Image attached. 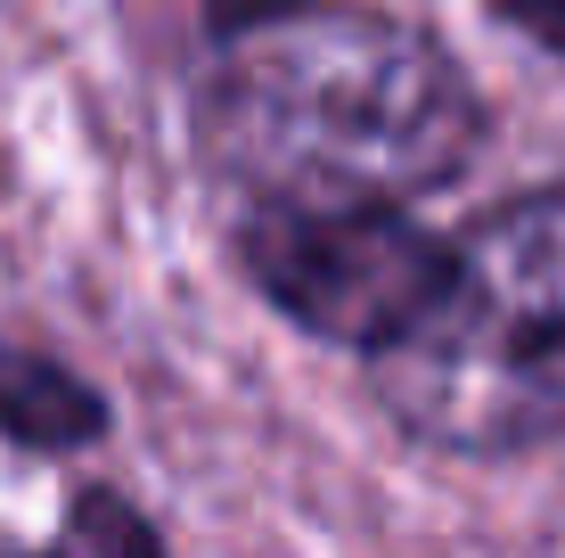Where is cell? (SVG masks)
<instances>
[{"label":"cell","instance_id":"obj_1","mask_svg":"<svg viewBox=\"0 0 565 558\" xmlns=\"http://www.w3.org/2000/svg\"><path fill=\"white\" fill-rule=\"evenodd\" d=\"M205 148L255 206H402L476 148V91L451 50L377 9L246 25L205 74Z\"/></svg>","mask_w":565,"mask_h":558},{"label":"cell","instance_id":"obj_2","mask_svg":"<svg viewBox=\"0 0 565 558\" xmlns=\"http://www.w3.org/2000/svg\"><path fill=\"white\" fill-rule=\"evenodd\" d=\"M377 361V394L443 452L565 435V181L524 189L443 255L435 296Z\"/></svg>","mask_w":565,"mask_h":558},{"label":"cell","instance_id":"obj_5","mask_svg":"<svg viewBox=\"0 0 565 558\" xmlns=\"http://www.w3.org/2000/svg\"><path fill=\"white\" fill-rule=\"evenodd\" d=\"M33 558H164V550H156L140 509H124L115 493H83L66 509V526L50 534V550H33Z\"/></svg>","mask_w":565,"mask_h":558},{"label":"cell","instance_id":"obj_4","mask_svg":"<svg viewBox=\"0 0 565 558\" xmlns=\"http://www.w3.org/2000/svg\"><path fill=\"white\" fill-rule=\"evenodd\" d=\"M0 428L25 435V444H83V435H99V402L74 387L57 361L42 354H17V345H0Z\"/></svg>","mask_w":565,"mask_h":558},{"label":"cell","instance_id":"obj_7","mask_svg":"<svg viewBox=\"0 0 565 558\" xmlns=\"http://www.w3.org/2000/svg\"><path fill=\"white\" fill-rule=\"evenodd\" d=\"M296 9H311V0H213V17H222V25H270V17H296Z\"/></svg>","mask_w":565,"mask_h":558},{"label":"cell","instance_id":"obj_6","mask_svg":"<svg viewBox=\"0 0 565 558\" xmlns=\"http://www.w3.org/2000/svg\"><path fill=\"white\" fill-rule=\"evenodd\" d=\"M500 17H509L516 33H533L541 50H557L565 57V0H492Z\"/></svg>","mask_w":565,"mask_h":558},{"label":"cell","instance_id":"obj_3","mask_svg":"<svg viewBox=\"0 0 565 558\" xmlns=\"http://www.w3.org/2000/svg\"><path fill=\"white\" fill-rule=\"evenodd\" d=\"M238 255L263 280V296L303 329L385 354L435 296L451 246L402 222V206H255Z\"/></svg>","mask_w":565,"mask_h":558}]
</instances>
